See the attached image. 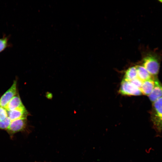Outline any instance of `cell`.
<instances>
[{"label":"cell","mask_w":162,"mask_h":162,"mask_svg":"<svg viewBox=\"0 0 162 162\" xmlns=\"http://www.w3.org/2000/svg\"><path fill=\"white\" fill-rule=\"evenodd\" d=\"M160 56L156 52H150L143 57L142 65L153 77H156L159 70Z\"/></svg>","instance_id":"6da1fadb"},{"label":"cell","mask_w":162,"mask_h":162,"mask_svg":"<svg viewBox=\"0 0 162 162\" xmlns=\"http://www.w3.org/2000/svg\"><path fill=\"white\" fill-rule=\"evenodd\" d=\"M154 127L159 132L162 131V97L153 103L151 113Z\"/></svg>","instance_id":"7a4b0ae2"},{"label":"cell","mask_w":162,"mask_h":162,"mask_svg":"<svg viewBox=\"0 0 162 162\" xmlns=\"http://www.w3.org/2000/svg\"><path fill=\"white\" fill-rule=\"evenodd\" d=\"M122 95L128 96H138L142 94L140 89L130 81L124 79L122 81L119 91Z\"/></svg>","instance_id":"3957f363"},{"label":"cell","mask_w":162,"mask_h":162,"mask_svg":"<svg viewBox=\"0 0 162 162\" xmlns=\"http://www.w3.org/2000/svg\"><path fill=\"white\" fill-rule=\"evenodd\" d=\"M17 93V81L15 80L10 87L0 98V106L4 108Z\"/></svg>","instance_id":"277c9868"},{"label":"cell","mask_w":162,"mask_h":162,"mask_svg":"<svg viewBox=\"0 0 162 162\" xmlns=\"http://www.w3.org/2000/svg\"><path fill=\"white\" fill-rule=\"evenodd\" d=\"M7 112L8 117L10 120L11 123L15 121L27 119L29 115L25 106Z\"/></svg>","instance_id":"5b68a950"},{"label":"cell","mask_w":162,"mask_h":162,"mask_svg":"<svg viewBox=\"0 0 162 162\" xmlns=\"http://www.w3.org/2000/svg\"><path fill=\"white\" fill-rule=\"evenodd\" d=\"M154 87L151 93L148 96L152 103L162 97V85L159 80L154 78Z\"/></svg>","instance_id":"8992f818"},{"label":"cell","mask_w":162,"mask_h":162,"mask_svg":"<svg viewBox=\"0 0 162 162\" xmlns=\"http://www.w3.org/2000/svg\"><path fill=\"white\" fill-rule=\"evenodd\" d=\"M24 106L19 94L14 96L4 107L7 111Z\"/></svg>","instance_id":"52a82bcc"},{"label":"cell","mask_w":162,"mask_h":162,"mask_svg":"<svg viewBox=\"0 0 162 162\" xmlns=\"http://www.w3.org/2000/svg\"><path fill=\"white\" fill-rule=\"evenodd\" d=\"M154 78L142 82L140 88L142 94L148 96L151 93L154 87Z\"/></svg>","instance_id":"ba28073f"},{"label":"cell","mask_w":162,"mask_h":162,"mask_svg":"<svg viewBox=\"0 0 162 162\" xmlns=\"http://www.w3.org/2000/svg\"><path fill=\"white\" fill-rule=\"evenodd\" d=\"M137 74V78L142 82L154 78L142 66L138 65L136 66Z\"/></svg>","instance_id":"9c48e42d"},{"label":"cell","mask_w":162,"mask_h":162,"mask_svg":"<svg viewBox=\"0 0 162 162\" xmlns=\"http://www.w3.org/2000/svg\"><path fill=\"white\" fill-rule=\"evenodd\" d=\"M137 78L136 68V67L129 68L126 71L124 79L130 81Z\"/></svg>","instance_id":"30bf717a"},{"label":"cell","mask_w":162,"mask_h":162,"mask_svg":"<svg viewBox=\"0 0 162 162\" xmlns=\"http://www.w3.org/2000/svg\"><path fill=\"white\" fill-rule=\"evenodd\" d=\"M9 36L4 35L2 38H0V53L11 46L9 42Z\"/></svg>","instance_id":"8fae6325"},{"label":"cell","mask_w":162,"mask_h":162,"mask_svg":"<svg viewBox=\"0 0 162 162\" xmlns=\"http://www.w3.org/2000/svg\"><path fill=\"white\" fill-rule=\"evenodd\" d=\"M8 117V112L5 109L0 106V122Z\"/></svg>","instance_id":"7c38bea8"},{"label":"cell","mask_w":162,"mask_h":162,"mask_svg":"<svg viewBox=\"0 0 162 162\" xmlns=\"http://www.w3.org/2000/svg\"><path fill=\"white\" fill-rule=\"evenodd\" d=\"M130 82L136 86L138 87L140 89V88L142 84V82L139 78H137L130 81Z\"/></svg>","instance_id":"4fadbf2b"},{"label":"cell","mask_w":162,"mask_h":162,"mask_svg":"<svg viewBox=\"0 0 162 162\" xmlns=\"http://www.w3.org/2000/svg\"><path fill=\"white\" fill-rule=\"evenodd\" d=\"M47 162V161H35V162Z\"/></svg>","instance_id":"5bb4252c"},{"label":"cell","mask_w":162,"mask_h":162,"mask_svg":"<svg viewBox=\"0 0 162 162\" xmlns=\"http://www.w3.org/2000/svg\"><path fill=\"white\" fill-rule=\"evenodd\" d=\"M159 1L162 3V0H159Z\"/></svg>","instance_id":"9a60e30c"}]
</instances>
